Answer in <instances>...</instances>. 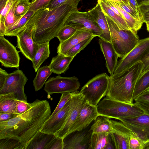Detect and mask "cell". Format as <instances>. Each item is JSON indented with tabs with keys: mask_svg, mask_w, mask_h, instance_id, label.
I'll return each mask as SVG.
<instances>
[{
	"mask_svg": "<svg viewBox=\"0 0 149 149\" xmlns=\"http://www.w3.org/2000/svg\"><path fill=\"white\" fill-rule=\"evenodd\" d=\"M51 114L48 102L37 99L33 105L26 111L8 120L0 121V139L17 140L26 149Z\"/></svg>",
	"mask_w": 149,
	"mask_h": 149,
	"instance_id": "cell-1",
	"label": "cell"
},
{
	"mask_svg": "<svg viewBox=\"0 0 149 149\" xmlns=\"http://www.w3.org/2000/svg\"><path fill=\"white\" fill-rule=\"evenodd\" d=\"M80 0H67L52 10H39L33 34L34 41L39 45L56 37L70 15L78 10Z\"/></svg>",
	"mask_w": 149,
	"mask_h": 149,
	"instance_id": "cell-2",
	"label": "cell"
},
{
	"mask_svg": "<svg viewBox=\"0 0 149 149\" xmlns=\"http://www.w3.org/2000/svg\"><path fill=\"white\" fill-rule=\"evenodd\" d=\"M143 68V64L140 61L123 72L110 76L106 96L118 101L133 103L135 86Z\"/></svg>",
	"mask_w": 149,
	"mask_h": 149,
	"instance_id": "cell-3",
	"label": "cell"
},
{
	"mask_svg": "<svg viewBox=\"0 0 149 149\" xmlns=\"http://www.w3.org/2000/svg\"><path fill=\"white\" fill-rule=\"evenodd\" d=\"M97 107L100 116L117 120L135 117L144 113L135 103L120 102L107 96L99 102Z\"/></svg>",
	"mask_w": 149,
	"mask_h": 149,
	"instance_id": "cell-4",
	"label": "cell"
},
{
	"mask_svg": "<svg viewBox=\"0 0 149 149\" xmlns=\"http://www.w3.org/2000/svg\"><path fill=\"white\" fill-rule=\"evenodd\" d=\"M105 15L110 32L111 42L118 57L122 58L134 48L139 40L137 33L132 30L120 29L109 17Z\"/></svg>",
	"mask_w": 149,
	"mask_h": 149,
	"instance_id": "cell-5",
	"label": "cell"
},
{
	"mask_svg": "<svg viewBox=\"0 0 149 149\" xmlns=\"http://www.w3.org/2000/svg\"><path fill=\"white\" fill-rule=\"evenodd\" d=\"M110 77L106 73L96 75L82 87L79 92L90 104L97 106L101 100L106 95Z\"/></svg>",
	"mask_w": 149,
	"mask_h": 149,
	"instance_id": "cell-6",
	"label": "cell"
},
{
	"mask_svg": "<svg viewBox=\"0 0 149 149\" xmlns=\"http://www.w3.org/2000/svg\"><path fill=\"white\" fill-rule=\"evenodd\" d=\"M39 10L36 12L28 22L25 28L16 36L17 47L28 59L32 61L38 49L39 45L33 38V34Z\"/></svg>",
	"mask_w": 149,
	"mask_h": 149,
	"instance_id": "cell-7",
	"label": "cell"
},
{
	"mask_svg": "<svg viewBox=\"0 0 149 149\" xmlns=\"http://www.w3.org/2000/svg\"><path fill=\"white\" fill-rule=\"evenodd\" d=\"M28 80L21 70L8 73L3 86L0 89V94L12 93L17 100L27 102L24 87Z\"/></svg>",
	"mask_w": 149,
	"mask_h": 149,
	"instance_id": "cell-8",
	"label": "cell"
},
{
	"mask_svg": "<svg viewBox=\"0 0 149 149\" xmlns=\"http://www.w3.org/2000/svg\"><path fill=\"white\" fill-rule=\"evenodd\" d=\"M65 25H68L77 30L90 33L99 37L102 31L88 11L81 12L78 10L72 13L66 21Z\"/></svg>",
	"mask_w": 149,
	"mask_h": 149,
	"instance_id": "cell-9",
	"label": "cell"
},
{
	"mask_svg": "<svg viewBox=\"0 0 149 149\" xmlns=\"http://www.w3.org/2000/svg\"><path fill=\"white\" fill-rule=\"evenodd\" d=\"M149 52V37L139 40L134 48L118 61L113 74L120 73L141 61Z\"/></svg>",
	"mask_w": 149,
	"mask_h": 149,
	"instance_id": "cell-10",
	"label": "cell"
},
{
	"mask_svg": "<svg viewBox=\"0 0 149 149\" xmlns=\"http://www.w3.org/2000/svg\"><path fill=\"white\" fill-rule=\"evenodd\" d=\"M80 83L75 76L63 77L60 75L50 78L45 83L44 90L49 95L72 93L77 91Z\"/></svg>",
	"mask_w": 149,
	"mask_h": 149,
	"instance_id": "cell-11",
	"label": "cell"
},
{
	"mask_svg": "<svg viewBox=\"0 0 149 149\" xmlns=\"http://www.w3.org/2000/svg\"><path fill=\"white\" fill-rule=\"evenodd\" d=\"M71 93L70 108L66 120L62 127L55 134L56 136L63 139L68 135L71 127L86 102L84 96L79 91H77Z\"/></svg>",
	"mask_w": 149,
	"mask_h": 149,
	"instance_id": "cell-12",
	"label": "cell"
},
{
	"mask_svg": "<svg viewBox=\"0 0 149 149\" xmlns=\"http://www.w3.org/2000/svg\"><path fill=\"white\" fill-rule=\"evenodd\" d=\"M122 122L143 142L149 141V115L145 113L132 117L120 118Z\"/></svg>",
	"mask_w": 149,
	"mask_h": 149,
	"instance_id": "cell-13",
	"label": "cell"
},
{
	"mask_svg": "<svg viewBox=\"0 0 149 149\" xmlns=\"http://www.w3.org/2000/svg\"><path fill=\"white\" fill-rule=\"evenodd\" d=\"M19 52L4 36H0V62L2 66L18 68L20 60Z\"/></svg>",
	"mask_w": 149,
	"mask_h": 149,
	"instance_id": "cell-14",
	"label": "cell"
},
{
	"mask_svg": "<svg viewBox=\"0 0 149 149\" xmlns=\"http://www.w3.org/2000/svg\"><path fill=\"white\" fill-rule=\"evenodd\" d=\"M112 128L111 134L116 149H129L131 137L136 135L121 121L110 120Z\"/></svg>",
	"mask_w": 149,
	"mask_h": 149,
	"instance_id": "cell-15",
	"label": "cell"
},
{
	"mask_svg": "<svg viewBox=\"0 0 149 149\" xmlns=\"http://www.w3.org/2000/svg\"><path fill=\"white\" fill-rule=\"evenodd\" d=\"M99 116L97 106L91 105L86 102L71 127L68 135L84 130Z\"/></svg>",
	"mask_w": 149,
	"mask_h": 149,
	"instance_id": "cell-16",
	"label": "cell"
},
{
	"mask_svg": "<svg viewBox=\"0 0 149 149\" xmlns=\"http://www.w3.org/2000/svg\"><path fill=\"white\" fill-rule=\"evenodd\" d=\"M71 98L64 107L54 116L49 118L40 130L41 132L55 135L62 127L70 109Z\"/></svg>",
	"mask_w": 149,
	"mask_h": 149,
	"instance_id": "cell-17",
	"label": "cell"
},
{
	"mask_svg": "<svg viewBox=\"0 0 149 149\" xmlns=\"http://www.w3.org/2000/svg\"><path fill=\"white\" fill-rule=\"evenodd\" d=\"M83 130L72 133L63 139V149H89L92 132Z\"/></svg>",
	"mask_w": 149,
	"mask_h": 149,
	"instance_id": "cell-18",
	"label": "cell"
},
{
	"mask_svg": "<svg viewBox=\"0 0 149 149\" xmlns=\"http://www.w3.org/2000/svg\"><path fill=\"white\" fill-rule=\"evenodd\" d=\"M100 49L105 58L106 66L110 76H112L117 65L118 57L111 42L101 38L99 39Z\"/></svg>",
	"mask_w": 149,
	"mask_h": 149,
	"instance_id": "cell-19",
	"label": "cell"
},
{
	"mask_svg": "<svg viewBox=\"0 0 149 149\" xmlns=\"http://www.w3.org/2000/svg\"><path fill=\"white\" fill-rule=\"evenodd\" d=\"M88 11L102 31V34L99 37L100 38L111 42L109 25L100 3L97 2L96 6Z\"/></svg>",
	"mask_w": 149,
	"mask_h": 149,
	"instance_id": "cell-20",
	"label": "cell"
},
{
	"mask_svg": "<svg viewBox=\"0 0 149 149\" xmlns=\"http://www.w3.org/2000/svg\"><path fill=\"white\" fill-rule=\"evenodd\" d=\"M115 149L111 134L92 132L89 149Z\"/></svg>",
	"mask_w": 149,
	"mask_h": 149,
	"instance_id": "cell-21",
	"label": "cell"
},
{
	"mask_svg": "<svg viewBox=\"0 0 149 149\" xmlns=\"http://www.w3.org/2000/svg\"><path fill=\"white\" fill-rule=\"evenodd\" d=\"M94 35L88 32L77 30L70 38L60 43L57 49V53L65 56L68 51L73 47L82 40Z\"/></svg>",
	"mask_w": 149,
	"mask_h": 149,
	"instance_id": "cell-22",
	"label": "cell"
},
{
	"mask_svg": "<svg viewBox=\"0 0 149 149\" xmlns=\"http://www.w3.org/2000/svg\"><path fill=\"white\" fill-rule=\"evenodd\" d=\"M74 58L58 54L52 58L49 65L52 72L58 74L64 73L69 68V65Z\"/></svg>",
	"mask_w": 149,
	"mask_h": 149,
	"instance_id": "cell-23",
	"label": "cell"
},
{
	"mask_svg": "<svg viewBox=\"0 0 149 149\" xmlns=\"http://www.w3.org/2000/svg\"><path fill=\"white\" fill-rule=\"evenodd\" d=\"M55 135L42 132L39 131L33 138L26 149H46Z\"/></svg>",
	"mask_w": 149,
	"mask_h": 149,
	"instance_id": "cell-24",
	"label": "cell"
},
{
	"mask_svg": "<svg viewBox=\"0 0 149 149\" xmlns=\"http://www.w3.org/2000/svg\"><path fill=\"white\" fill-rule=\"evenodd\" d=\"M35 13L33 11L29 10L24 15L6 29L5 36H16L25 28L28 22Z\"/></svg>",
	"mask_w": 149,
	"mask_h": 149,
	"instance_id": "cell-25",
	"label": "cell"
},
{
	"mask_svg": "<svg viewBox=\"0 0 149 149\" xmlns=\"http://www.w3.org/2000/svg\"><path fill=\"white\" fill-rule=\"evenodd\" d=\"M102 10L105 15L109 17L119 29L123 30H131L123 18L118 15L109 7L105 0H98Z\"/></svg>",
	"mask_w": 149,
	"mask_h": 149,
	"instance_id": "cell-26",
	"label": "cell"
},
{
	"mask_svg": "<svg viewBox=\"0 0 149 149\" xmlns=\"http://www.w3.org/2000/svg\"><path fill=\"white\" fill-rule=\"evenodd\" d=\"M19 101L12 93L0 94V113H15L17 105Z\"/></svg>",
	"mask_w": 149,
	"mask_h": 149,
	"instance_id": "cell-27",
	"label": "cell"
},
{
	"mask_svg": "<svg viewBox=\"0 0 149 149\" xmlns=\"http://www.w3.org/2000/svg\"><path fill=\"white\" fill-rule=\"evenodd\" d=\"M49 42L39 45L38 50L33 60L32 65L36 72H37L43 63L49 56Z\"/></svg>",
	"mask_w": 149,
	"mask_h": 149,
	"instance_id": "cell-28",
	"label": "cell"
},
{
	"mask_svg": "<svg viewBox=\"0 0 149 149\" xmlns=\"http://www.w3.org/2000/svg\"><path fill=\"white\" fill-rule=\"evenodd\" d=\"M109 118L102 116H99L91 126L90 130L94 133L111 134L112 128L110 119Z\"/></svg>",
	"mask_w": 149,
	"mask_h": 149,
	"instance_id": "cell-29",
	"label": "cell"
},
{
	"mask_svg": "<svg viewBox=\"0 0 149 149\" xmlns=\"http://www.w3.org/2000/svg\"><path fill=\"white\" fill-rule=\"evenodd\" d=\"M149 89V66L143 71L138 79L134 89V100L146 90Z\"/></svg>",
	"mask_w": 149,
	"mask_h": 149,
	"instance_id": "cell-30",
	"label": "cell"
},
{
	"mask_svg": "<svg viewBox=\"0 0 149 149\" xmlns=\"http://www.w3.org/2000/svg\"><path fill=\"white\" fill-rule=\"evenodd\" d=\"M37 72L36 76L33 80V85L36 91H39L42 87L52 73L49 65L40 68Z\"/></svg>",
	"mask_w": 149,
	"mask_h": 149,
	"instance_id": "cell-31",
	"label": "cell"
},
{
	"mask_svg": "<svg viewBox=\"0 0 149 149\" xmlns=\"http://www.w3.org/2000/svg\"><path fill=\"white\" fill-rule=\"evenodd\" d=\"M109 1L118 10L130 29L137 33V31L142 27L143 23L140 21L136 19L130 14L125 11L115 2Z\"/></svg>",
	"mask_w": 149,
	"mask_h": 149,
	"instance_id": "cell-32",
	"label": "cell"
},
{
	"mask_svg": "<svg viewBox=\"0 0 149 149\" xmlns=\"http://www.w3.org/2000/svg\"><path fill=\"white\" fill-rule=\"evenodd\" d=\"M96 37L93 36L81 41L71 48L67 52L65 56L74 57L81 51L83 50L91 41L93 38Z\"/></svg>",
	"mask_w": 149,
	"mask_h": 149,
	"instance_id": "cell-33",
	"label": "cell"
},
{
	"mask_svg": "<svg viewBox=\"0 0 149 149\" xmlns=\"http://www.w3.org/2000/svg\"><path fill=\"white\" fill-rule=\"evenodd\" d=\"M77 31L72 26L64 25L59 31L56 37L58 39L60 43H61L71 37Z\"/></svg>",
	"mask_w": 149,
	"mask_h": 149,
	"instance_id": "cell-34",
	"label": "cell"
},
{
	"mask_svg": "<svg viewBox=\"0 0 149 149\" xmlns=\"http://www.w3.org/2000/svg\"><path fill=\"white\" fill-rule=\"evenodd\" d=\"M0 149H24L19 141L11 139H0Z\"/></svg>",
	"mask_w": 149,
	"mask_h": 149,
	"instance_id": "cell-35",
	"label": "cell"
},
{
	"mask_svg": "<svg viewBox=\"0 0 149 149\" xmlns=\"http://www.w3.org/2000/svg\"><path fill=\"white\" fill-rule=\"evenodd\" d=\"M20 0L17 1L13 4L6 16L4 23L7 29L11 26L21 18L17 17L15 15L16 7Z\"/></svg>",
	"mask_w": 149,
	"mask_h": 149,
	"instance_id": "cell-36",
	"label": "cell"
},
{
	"mask_svg": "<svg viewBox=\"0 0 149 149\" xmlns=\"http://www.w3.org/2000/svg\"><path fill=\"white\" fill-rule=\"evenodd\" d=\"M19 0H0V21L4 22L6 16L13 4Z\"/></svg>",
	"mask_w": 149,
	"mask_h": 149,
	"instance_id": "cell-37",
	"label": "cell"
},
{
	"mask_svg": "<svg viewBox=\"0 0 149 149\" xmlns=\"http://www.w3.org/2000/svg\"><path fill=\"white\" fill-rule=\"evenodd\" d=\"M115 2L123 9L130 14L134 18L140 21L143 23L144 22L141 13L134 10L129 4H126L123 2Z\"/></svg>",
	"mask_w": 149,
	"mask_h": 149,
	"instance_id": "cell-38",
	"label": "cell"
},
{
	"mask_svg": "<svg viewBox=\"0 0 149 149\" xmlns=\"http://www.w3.org/2000/svg\"><path fill=\"white\" fill-rule=\"evenodd\" d=\"M31 3L28 0H20L17 5L15 11L16 17L19 18L24 15L29 10Z\"/></svg>",
	"mask_w": 149,
	"mask_h": 149,
	"instance_id": "cell-39",
	"label": "cell"
},
{
	"mask_svg": "<svg viewBox=\"0 0 149 149\" xmlns=\"http://www.w3.org/2000/svg\"><path fill=\"white\" fill-rule=\"evenodd\" d=\"M71 96V93L67 92L62 93L60 101L57 106L49 118L53 117L60 111L70 99Z\"/></svg>",
	"mask_w": 149,
	"mask_h": 149,
	"instance_id": "cell-40",
	"label": "cell"
},
{
	"mask_svg": "<svg viewBox=\"0 0 149 149\" xmlns=\"http://www.w3.org/2000/svg\"><path fill=\"white\" fill-rule=\"evenodd\" d=\"M52 0H31L29 10L35 13L37 11L45 8Z\"/></svg>",
	"mask_w": 149,
	"mask_h": 149,
	"instance_id": "cell-41",
	"label": "cell"
},
{
	"mask_svg": "<svg viewBox=\"0 0 149 149\" xmlns=\"http://www.w3.org/2000/svg\"><path fill=\"white\" fill-rule=\"evenodd\" d=\"M35 101L30 103L22 101H19L17 104L15 113L18 115L22 114L29 109L34 104Z\"/></svg>",
	"mask_w": 149,
	"mask_h": 149,
	"instance_id": "cell-42",
	"label": "cell"
},
{
	"mask_svg": "<svg viewBox=\"0 0 149 149\" xmlns=\"http://www.w3.org/2000/svg\"><path fill=\"white\" fill-rule=\"evenodd\" d=\"M63 139L55 135L48 145L46 149H63Z\"/></svg>",
	"mask_w": 149,
	"mask_h": 149,
	"instance_id": "cell-43",
	"label": "cell"
},
{
	"mask_svg": "<svg viewBox=\"0 0 149 149\" xmlns=\"http://www.w3.org/2000/svg\"><path fill=\"white\" fill-rule=\"evenodd\" d=\"M145 143L136 135L131 137L129 142V149H143Z\"/></svg>",
	"mask_w": 149,
	"mask_h": 149,
	"instance_id": "cell-44",
	"label": "cell"
},
{
	"mask_svg": "<svg viewBox=\"0 0 149 149\" xmlns=\"http://www.w3.org/2000/svg\"><path fill=\"white\" fill-rule=\"evenodd\" d=\"M139 6L144 22H149V3L142 4L139 5Z\"/></svg>",
	"mask_w": 149,
	"mask_h": 149,
	"instance_id": "cell-45",
	"label": "cell"
},
{
	"mask_svg": "<svg viewBox=\"0 0 149 149\" xmlns=\"http://www.w3.org/2000/svg\"><path fill=\"white\" fill-rule=\"evenodd\" d=\"M134 100L135 102L149 103V89L143 92Z\"/></svg>",
	"mask_w": 149,
	"mask_h": 149,
	"instance_id": "cell-46",
	"label": "cell"
},
{
	"mask_svg": "<svg viewBox=\"0 0 149 149\" xmlns=\"http://www.w3.org/2000/svg\"><path fill=\"white\" fill-rule=\"evenodd\" d=\"M67 0H52L44 9L49 10L59 6Z\"/></svg>",
	"mask_w": 149,
	"mask_h": 149,
	"instance_id": "cell-47",
	"label": "cell"
},
{
	"mask_svg": "<svg viewBox=\"0 0 149 149\" xmlns=\"http://www.w3.org/2000/svg\"><path fill=\"white\" fill-rule=\"evenodd\" d=\"M18 115L13 113H0V121H4L10 120Z\"/></svg>",
	"mask_w": 149,
	"mask_h": 149,
	"instance_id": "cell-48",
	"label": "cell"
},
{
	"mask_svg": "<svg viewBox=\"0 0 149 149\" xmlns=\"http://www.w3.org/2000/svg\"><path fill=\"white\" fill-rule=\"evenodd\" d=\"M8 74L5 70L0 69V89L3 86Z\"/></svg>",
	"mask_w": 149,
	"mask_h": 149,
	"instance_id": "cell-49",
	"label": "cell"
},
{
	"mask_svg": "<svg viewBox=\"0 0 149 149\" xmlns=\"http://www.w3.org/2000/svg\"><path fill=\"white\" fill-rule=\"evenodd\" d=\"M135 103L143 111L144 113L149 115V103L140 102Z\"/></svg>",
	"mask_w": 149,
	"mask_h": 149,
	"instance_id": "cell-50",
	"label": "cell"
},
{
	"mask_svg": "<svg viewBox=\"0 0 149 149\" xmlns=\"http://www.w3.org/2000/svg\"><path fill=\"white\" fill-rule=\"evenodd\" d=\"M128 2L130 6L134 10L141 13L136 0H128Z\"/></svg>",
	"mask_w": 149,
	"mask_h": 149,
	"instance_id": "cell-51",
	"label": "cell"
},
{
	"mask_svg": "<svg viewBox=\"0 0 149 149\" xmlns=\"http://www.w3.org/2000/svg\"><path fill=\"white\" fill-rule=\"evenodd\" d=\"M141 61L143 62L144 65V68L143 70V71L149 66V52Z\"/></svg>",
	"mask_w": 149,
	"mask_h": 149,
	"instance_id": "cell-52",
	"label": "cell"
},
{
	"mask_svg": "<svg viewBox=\"0 0 149 149\" xmlns=\"http://www.w3.org/2000/svg\"><path fill=\"white\" fill-rule=\"evenodd\" d=\"M0 36H4L7 29L4 22L0 21Z\"/></svg>",
	"mask_w": 149,
	"mask_h": 149,
	"instance_id": "cell-53",
	"label": "cell"
},
{
	"mask_svg": "<svg viewBox=\"0 0 149 149\" xmlns=\"http://www.w3.org/2000/svg\"><path fill=\"white\" fill-rule=\"evenodd\" d=\"M107 4L109 7V8L113 11L115 13H116L117 15L120 16L122 17L121 14L119 12L118 9L115 7L110 2L106 0H105Z\"/></svg>",
	"mask_w": 149,
	"mask_h": 149,
	"instance_id": "cell-54",
	"label": "cell"
},
{
	"mask_svg": "<svg viewBox=\"0 0 149 149\" xmlns=\"http://www.w3.org/2000/svg\"><path fill=\"white\" fill-rule=\"evenodd\" d=\"M139 5L145 3H149V0H136Z\"/></svg>",
	"mask_w": 149,
	"mask_h": 149,
	"instance_id": "cell-55",
	"label": "cell"
},
{
	"mask_svg": "<svg viewBox=\"0 0 149 149\" xmlns=\"http://www.w3.org/2000/svg\"><path fill=\"white\" fill-rule=\"evenodd\" d=\"M143 149H149V141L145 143Z\"/></svg>",
	"mask_w": 149,
	"mask_h": 149,
	"instance_id": "cell-56",
	"label": "cell"
},
{
	"mask_svg": "<svg viewBox=\"0 0 149 149\" xmlns=\"http://www.w3.org/2000/svg\"><path fill=\"white\" fill-rule=\"evenodd\" d=\"M145 23L146 24L147 30L149 32V22H147Z\"/></svg>",
	"mask_w": 149,
	"mask_h": 149,
	"instance_id": "cell-57",
	"label": "cell"
},
{
	"mask_svg": "<svg viewBox=\"0 0 149 149\" xmlns=\"http://www.w3.org/2000/svg\"><path fill=\"white\" fill-rule=\"evenodd\" d=\"M29 1H30V0H28Z\"/></svg>",
	"mask_w": 149,
	"mask_h": 149,
	"instance_id": "cell-58",
	"label": "cell"
}]
</instances>
